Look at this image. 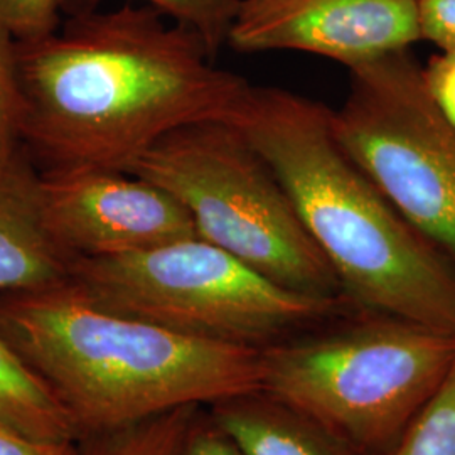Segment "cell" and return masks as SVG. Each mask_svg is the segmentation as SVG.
<instances>
[{
  "mask_svg": "<svg viewBox=\"0 0 455 455\" xmlns=\"http://www.w3.org/2000/svg\"><path fill=\"white\" fill-rule=\"evenodd\" d=\"M419 22L422 41L455 49V0H419Z\"/></svg>",
  "mask_w": 455,
  "mask_h": 455,
  "instance_id": "20",
  "label": "cell"
},
{
  "mask_svg": "<svg viewBox=\"0 0 455 455\" xmlns=\"http://www.w3.org/2000/svg\"><path fill=\"white\" fill-rule=\"evenodd\" d=\"M71 280L101 309L257 353L356 307L347 295L283 289L201 236L116 257L78 259Z\"/></svg>",
  "mask_w": 455,
  "mask_h": 455,
  "instance_id": "5",
  "label": "cell"
},
{
  "mask_svg": "<svg viewBox=\"0 0 455 455\" xmlns=\"http://www.w3.org/2000/svg\"><path fill=\"white\" fill-rule=\"evenodd\" d=\"M419 41V0H242L227 44L309 52L349 69Z\"/></svg>",
  "mask_w": 455,
  "mask_h": 455,
  "instance_id": "9",
  "label": "cell"
},
{
  "mask_svg": "<svg viewBox=\"0 0 455 455\" xmlns=\"http://www.w3.org/2000/svg\"><path fill=\"white\" fill-rule=\"evenodd\" d=\"M164 17L125 4L17 41L20 142L41 176L129 174L169 132L233 120L251 83L218 68L199 34Z\"/></svg>",
  "mask_w": 455,
  "mask_h": 455,
  "instance_id": "1",
  "label": "cell"
},
{
  "mask_svg": "<svg viewBox=\"0 0 455 455\" xmlns=\"http://www.w3.org/2000/svg\"><path fill=\"white\" fill-rule=\"evenodd\" d=\"M63 0H0V22L16 41H34L63 24Z\"/></svg>",
  "mask_w": 455,
  "mask_h": 455,
  "instance_id": "17",
  "label": "cell"
},
{
  "mask_svg": "<svg viewBox=\"0 0 455 455\" xmlns=\"http://www.w3.org/2000/svg\"><path fill=\"white\" fill-rule=\"evenodd\" d=\"M20 114L17 41L0 22V165L12 161L22 150Z\"/></svg>",
  "mask_w": 455,
  "mask_h": 455,
  "instance_id": "16",
  "label": "cell"
},
{
  "mask_svg": "<svg viewBox=\"0 0 455 455\" xmlns=\"http://www.w3.org/2000/svg\"><path fill=\"white\" fill-rule=\"evenodd\" d=\"M454 366V334L356 306L261 351L260 388L387 455Z\"/></svg>",
  "mask_w": 455,
  "mask_h": 455,
  "instance_id": "4",
  "label": "cell"
},
{
  "mask_svg": "<svg viewBox=\"0 0 455 455\" xmlns=\"http://www.w3.org/2000/svg\"><path fill=\"white\" fill-rule=\"evenodd\" d=\"M0 422L41 442H78L75 427L44 383L0 334Z\"/></svg>",
  "mask_w": 455,
  "mask_h": 455,
  "instance_id": "12",
  "label": "cell"
},
{
  "mask_svg": "<svg viewBox=\"0 0 455 455\" xmlns=\"http://www.w3.org/2000/svg\"><path fill=\"white\" fill-rule=\"evenodd\" d=\"M41 174L24 148L0 165V292L65 282L73 260L41 223Z\"/></svg>",
  "mask_w": 455,
  "mask_h": 455,
  "instance_id": "10",
  "label": "cell"
},
{
  "mask_svg": "<svg viewBox=\"0 0 455 455\" xmlns=\"http://www.w3.org/2000/svg\"><path fill=\"white\" fill-rule=\"evenodd\" d=\"M203 405H186L107 434L78 440V455H178L180 442Z\"/></svg>",
  "mask_w": 455,
  "mask_h": 455,
  "instance_id": "13",
  "label": "cell"
},
{
  "mask_svg": "<svg viewBox=\"0 0 455 455\" xmlns=\"http://www.w3.org/2000/svg\"><path fill=\"white\" fill-rule=\"evenodd\" d=\"M206 408L244 455H363L307 411L263 388Z\"/></svg>",
  "mask_w": 455,
  "mask_h": 455,
  "instance_id": "11",
  "label": "cell"
},
{
  "mask_svg": "<svg viewBox=\"0 0 455 455\" xmlns=\"http://www.w3.org/2000/svg\"><path fill=\"white\" fill-rule=\"evenodd\" d=\"M272 164L304 227L363 309L455 336V263L344 148L331 108L250 84L231 120Z\"/></svg>",
  "mask_w": 455,
  "mask_h": 455,
  "instance_id": "2",
  "label": "cell"
},
{
  "mask_svg": "<svg viewBox=\"0 0 455 455\" xmlns=\"http://www.w3.org/2000/svg\"><path fill=\"white\" fill-rule=\"evenodd\" d=\"M129 174L178 197L203 240L276 285L315 297L346 295L275 169L233 122L204 120L169 132Z\"/></svg>",
  "mask_w": 455,
  "mask_h": 455,
  "instance_id": "6",
  "label": "cell"
},
{
  "mask_svg": "<svg viewBox=\"0 0 455 455\" xmlns=\"http://www.w3.org/2000/svg\"><path fill=\"white\" fill-rule=\"evenodd\" d=\"M105 0H63V14L76 16L93 12ZM193 29L216 58L227 44L228 34L242 0H139Z\"/></svg>",
  "mask_w": 455,
  "mask_h": 455,
  "instance_id": "14",
  "label": "cell"
},
{
  "mask_svg": "<svg viewBox=\"0 0 455 455\" xmlns=\"http://www.w3.org/2000/svg\"><path fill=\"white\" fill-rule=\"evenodd\" d=\"M0 334L65 410L78 440L260 388V353L101 309L71 276L0 292Z\"/></svg>",
  "mask_w": 455,
  "mask_h": 455,
  "instance_id": "3",
  "label": "cell"
},
{
  "mask_svg": "<svg viewBox=\"0 0 455 455\" xmlns=\"http://www.w3.org/2000/svg\"><path fill=\"white\" fill-rule=\"evenodd\" d=\"M0 455H78L76 442L29 439L0 422Z\"/></svg>",
  "mask_w": 455,
  "mask_h": 455,
  "instance_id": "21",
  "label": "cell"
},
{
  "mask_svg": "<svg viewBox=\"0 0 455 455\" xmlns=\"http://www.w3.org/2000/svg\"><path fill=\"white\" fill-rule=\"evenodd\" d=\"M39 203L44 231L73 261L199 236L193 214L178 197L127 172L41 176Z\"/></svg>",
  "mask_w": 455,
  "mask_h": 455,
  "instance_id": "8",
  "label": "cell"
},
{
  "mask_svg": "<svg viewBox=\"0 0 455 455\" xmlns=\"http://www.w3.org/2000/svg\"><path fill=\"white\" fill-rule=\"evenodd\" d=\"M387 455H455V366Z\"/></svg>",
  "mask_w": 455,
  "mask_h": 455,
  "instance_id": "15",
  "label": "cell"
},
{
  "mask_svg": "<svg viewBox=\"0 0 455 455\" xmlns=\"http://www.w3.org/2000/svg\"><path fill=\"white\" fill-rule=\"evenodd\" d=\"M178 455H244L240 445L218 425L206 407L196 410Z\"/></svg>",
  "mask_w": 455,
  "mask_h": 455,
  "instance_id": "18",
  "label": "cell"
},
{
  "mask_svg": "<svg viewBox=\"0 0 455 455\" xmlns=\"http://www.w3.org/2000/svg\"><path fill=\"white\" fill-rule=\"evenodd\" d=\"M332 127L396 210L455 263V125L410 49L349 68Z\"/></svg>",
  "mask_w": 455,
  "mask_h": 455,
  "instance_id": "7",
  "label": "cell"
},
{
  "mask_svg": "<svg viewBox=\"0 0 455 455\" xmlns=\"http://www.w3.org/2000/svg\"><path fill=\"white\" fill-rule=\"evenodd\" d=\"M428 95L443 116L455 125V49L440 51L422 66Z\"/></svg>",
  "mask_w": 455,
  "mask_h": 455,
  "instance_id": "19",
  "label": "cell"
}]
</instances>
